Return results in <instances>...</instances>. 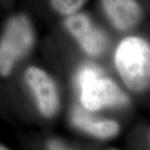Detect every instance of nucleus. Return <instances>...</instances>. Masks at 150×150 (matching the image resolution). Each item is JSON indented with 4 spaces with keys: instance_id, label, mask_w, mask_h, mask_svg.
Here are the masks:
<instances>
[{
    "instance_id": "423d86ee",
    "label": "nucleus",
    "mask_w": 150,
    "mask_h": 150,
    "mask_svg": "<svg viewBox=\"0 0 150 150\" xmlns=\"http://www.w3.org/2000/svg\"><path fill=\"white\" fill-rule=\"evenodd\" d=\"M101 4L108 19L119 30L132 28L142 17V9L135 0H101Z\"/></svg>"
},
{
    "instance_id": "39448f33",
    "label": "nucleus",
    "mask_w": 150,
    "mask_h": 150,
    "mask_svg": "<svg viewBox=\"0 0 150 150\" xmlns=\"http://www.w3.org/2000/svg\"><path fill=\"white\" fill-rule=\"evenodd\" d=\"M25 79L36 98L40 112L47 118L53 117L59 108V95L54 81L36 67L26 70Z\"/></svg>"
},
{
    "instance_id": "20e7f679",
    "label": "nucleus",
    "mask_w": 150,
    "mask_h": 150,
    "mask_svg": "<svg viewBox=\"0 0 150 150\" xmlns=\"http://www.w3.org/2000/svg\"><path fill=\"white\" fill-rule=\"evenodd\" d=\"M69 16L65 21L66 28L86 53L93 57L102 54L107 47L105 34L94 27L85 14L74 13Z\"/></svg>"
},
{
    "instance_id": "1a4fd4ad",
    "label": "nucleus",
    "mask_w": 150,
    "mask_h": 150,
    "mask_svg": "<svg viewBox=\"0 0 150 150\" xmlns=\"http://www.w3.org/2000/svg\"><path fill=\"white\" fill-rule=\"evenodd\" d=\"M48 149H64L63 144H61L59 141H51L48 144Z\"/></svg>"
},
{
    "instance_id": "6e6552de",
    "label": "nucleus",
    "mask_w": 150,
    "mask_h": 150,
    "mask_svg": "<svg viewBox=\"0 0 150 150\" xmlns=\"http://www.w3.org/2000/svg\"><path fill=\"white\" fill-rule=\"evenodd\" d=\"M88 0H50L54 10L63 15H71L80 9Z\"/></svg>"
},
{
    "instance_id": "0eeeda50",
    "label": "nucleus",
    "mask_w": 150,
    "mask_h": 150,
    "mask_svg": "<svg viewBox=\"0 0 150 150\" xmlns=\"http://www.w3.org/2000/svg\"><path fill=\"white\" fill-rule=\"evenodd\" d=\"M71 120L77 128L95 137L108 139L118 134V124L112 120H99L92 118L80 108H76L72 112Z\"/></svg>"
},
{
    "instance_id": "f257e3e1",
    "label": "nucleus",
    "mask_w": 150,
    "mask_h": 150,
    "mask_svg": "<svg viewBox=\"0 0 150 150\" xmlns=\"http://www.w3.org/2000/svg\"><path fill=\"white\" fill-rule=\"evenodd\" d=\"M115 64L123 83L133 91H143L150 84V46L144 39H123L116 49Z\"/></svg>"
},
{
    "instance_id": "f03ea898",
    "label": "nucleus",
    "mask_w": 150,
    "mask_h": 150,
    "mask_svg": "<svg viewBox=\"0 0 150 150\" xmlns=\"http://www.w3.org/2000/svg\"><path fill=\"white\" fill-rule=\"evenodd\" d=\"M77 83L80 90L83 106L90 111L103 108L123 106L129 103L128 97L109 79L103 77L101 71L93 65H87L79 72Z\"/></svg>"
},
{
    "instance_id": "7ed1b4c3",
    "label": "nucleus",
    "mask_w": 150,
    "mask_h": 150,
    "mask_svg": "<svg viewBox=\"0 0 150 150\" xmlns=\"http://www.w3.org/2000/svg\"><path fill=\"white\" fill-rule=\"evenodd\" d=\"M34 43V33L25 15L10 18L0 38V75L10 74L17 62L29 52Z\"/></svg>"
},
{
    "instance_id": "9d476101",
    "label": "nucleus",
    "mask_w": 150,
    "mask_h": 150,
    "mask_svg": "<svg viewBox=\"0 0 150 150\" xmlns=\"http://www.w3.org/2000/svg\"><path fill=\"white\" fill-rule=\"evenodd\" d=\"M7 149H8V148H7L6 146L0 144V150H7Z\"/></svg>"
}]
</instances>
